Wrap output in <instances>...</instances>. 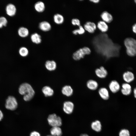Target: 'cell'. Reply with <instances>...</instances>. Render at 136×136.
I'll use <instances>...</instances> for the list:
<instances>
[{"label": "cell", "instance_id": "2e32d148", "mask_svg": "<svg viewBox=\"0 0 136 136\" xmlns=\"http://www.w3.org/2000/svg\"><path fill=\"white\" fill-rule=\"evenodd\" d=\"M100 17L103 21L106 23L111 22L113 19L112 15L107 11L103 12L100 15Z\"/></svg>", "mask_w": 136, "mask_h": 136}, {"label": "cell", "instance_id": "4316f807", "mask_svg": "<svg viewBox=\"0 0 136 136\" xmlns=\"http://www.w3.org/2000/svg\"><path fill=\"white\" fill-rule=\"evenodd\" d=\"M19 53L21 56L23 57H25L28 55L29 51L26 47H22L19 49Z\"/></svg>", "mask_w": 136, "mask_h": 136}, {"label": "cell", "instance_id": "ffe728a7", "mask_svg": "<svg viewBox=\"0 0 136 136\" xmlns=\"http://www.w3.org/2000/svg\"><path fill=\"white\" fill-rule=\"evenodd\" d=\"M42 91L46 97L52 96L54 94V91L53 89L48 86H46L43 87Z\"/></svg>", "mask_w": 136, "mask_h": 136}, {"label": "cell", "instance_id": "4dcf8cb0", "mask_svg": "<svg viewBox=\"0 0 136 136\" xmlns=\"http://www.w3.org/2000/svg\"><path fill=\"white\" fill-rule=\"evenodd\" d=\"M71 23L74 25H77L79 26L81 25V22L80 20L77 18H74L72 19Z\"/></svg>", "mask_w": 136, "mask_h": 136}, {"label": "cell", "instance_id": "cb8c5ba5", "mask_svg": "<svg viewBox=\"0 0 136 136\" xmlns=\"http://www.w3.org/2000/svg\"><path fill=\"white\" fill-rule=\"evenodd\" d=\"M51 135L53 136H61L62 132L60 127H52L50 130Z\"/></svg>", "mask_w": 136, "mask_h": 136}, {"label": "cell", "instance_id": "52a82bcc", "mask_svg": "<svg viewBox=\"0 0 136 136\" xmlns=\"http://www.w3.org/2000/svg\"><path fill=\"white\" fill-rule=\"evenodd\" d=\"M123 78L125 83H129L134 80V74L131 72L127 71L123 73L122 75Z\"/></svg>", "mask_w": 136, "mask_h": 136}, {"label": "cell", "instance_id": "44dd1931", "mask_svg": "<svg viewBox=\"0 0 136 136\" xmlns=\"http://www.w3.org/2000/svg\"><path fill=\"white\" fill-rule=\"evenodd\" d=\"M98 84L96 81L90 79L88 80L87 82L86 86L89 89L94 90L96 89L98 87Z\"/></svg>", "mask_w": 136, "mask_h": 136}, {"label": "cell", "instance_id": "4fadbf2b", "mask_svg": "<svg viewBox=\"0 0 136 136\" xmlns=\"http://www.w3.org/2000/svg\"><path fill=\"white\" fill-rule=\"evenodd\" d=\"M96 76L98 78L103 79L105 78L108 75V73L105 68L101 66L99 68H97L95 71Z\"/></svg>", "mask_w": 136, "mask_h": 136}, {"label": "cell", "instance_id": "7a4b0ae2", "mask_svg": "<svg viewBox=\"0 0 136 136\" xmlns=\"http://www.w3.org/2000/svg\"><path fill=\"white\" fill-rule=\"evenodd\" d=\"M124 44L126 48L127 54L130 57L136 55V40L133 38H128L124 40Z\"/></svg>", "mask_w": 136, "mask_h": 136}, {"label": "cell", "instance_id": "83f0119b", "mask_svg": "<svg viewBox=\"0 0 136 136\" xmlns=\"http://www.w3.org/2000/svg\"><path fill=\"white\" fill-rule=\"evenodd\" d=\"M84 29L81 25L79 26V28L74 30L72 31L73 33L75 35H77L78 34L82 35L85 32Z\"/></svg>", "mask_w": 136, "mask_h": 136}, {"label": "cell", "instance_id": "74e56055", "mask_svg": "<svg viewBox=\"0 0 136 136\" xmlns=\"http://www.w3.org/2000/svg\"><path fill=\"white\" fill-rule=\"evenodd\" d=\"M47 136H52V135H47Z\"/></svg>", "mask_w": 136, "mask_h": 136}, {"label": "cell", "instance_id": "8d00e7d4", "mask_svg": "<svg viewBox=\"0 0 136 136\" xmlns=\"http://www.w3.org/2000/svg\"><path fill=\"white\" fill-rule=\"evenodd\" d=\"M80 136H89L88 134H82L80 135Z\"/></svg>", "mask_w": 136, "mask_h": 136}, {"label": "cell", "instance_id": "5bb4252c", "mask_svg": "<svg viewBox=\"0 0 136 136\" xmlns=\"http://www.w3.org/2000/svg\"><path fill=\"white\" fill-rule=\"evenodd\" d=\"M100 97L105 100H108L109 98V94L108 90L106 88L102 87L100 88L98 91Z\"/></svg>", "mask_w": 136, "mask_h": 136}, {"label": "cell", "instance_id": "f546056e", "mask_svg": "<svg viewBox=\"0 0 136 136\" xmlns=\"http://www.w3.org/2000/svg\"><path fill=\"white\" fill-rule=\"evenodd\" d=\"M119 136H130V133L127 129H121L119 133Z\"/></svg>", "mask_w": 136, "mask_h": 136}, {"label": "cell", "instance_id": "e0dca14e", "mask_svg": "<svg viewBox=\"0 0 136 136\" xmlns=\"http://www.w3.org/2000/svg\"><path fill=\"white\" fill-rule=\"evenodd\" d=\"M45 66L47 70L49 71H53L56 69L57 64L54 60H47L45 62Z\"/></svg>", "mask_w": 136, "mask_h": 136}, {"label": "cell", "instance_id": "7c38bea8", "mask_svg": "<svg viewBox=\"0 0 136 136\" xmlns=\"http://www.w3.org/2000/svg\"><path fill=\"white\" fill-rule=\"evenodd\" d=\"M17 9L14 5L12 4H8L6 8V11L7 14L9 16L12 17L16 14Z\"/></svg>", "mask_w": 136, "mask_h": 136}, {"label": "cell", "instance_id": "30bf717a", "mask_svg": "<svg viewBox=\"0 0 136 136\" xmlns=\"http://www.w3.org/2000/svg\"><path fill=\"white\" fill-rule=\"evenodd\" d=\"M38 27L41 30L44 32H47L51 30L52 26L49 22L46 21H43L39 23Z\"/></svg>", "mask_w": 136, "mask_h": 136}, {"label": "cell", "instance_id": "836d02e7", "mask_svg": "<svg viewBox=\"0 0 136 136\" xmlns=\"http://www.w3.org/2000/svg\"><path fill=\"white\" fill-rule=\"evenodd\" d=\"M3 117V114L2 112L0 110V121H1Z\"/></svg>", "mask_w": 136, "mask_h": 136}, {"label": "cell", "instance_id": "7402d4cb", "mask_svg": "<svg viewBox=\"0 0 136 136\" xmlns=\"http://www.w3.org/2000/svg\"><path fill=\"white\" fill-rule=\"evenodd\" d=\"M19 36L21 37L24 38L28 36L29 34L28 29L24 27H21L19 28L18 30Z\"/></svg>", "mask_w": 136, "mask_h": 136}, {"label": "cell", "instance_id": "1f68e13d", "mask_svg": "<svg viewBox=\"0 0 136 136\" xmlns=\"http://www.w3.org/2000/svg\"><path fill=\"white\" fill-rule=\"evenodd\" d=\"M29 136H41L40 133L36 131H33L30 133Z\"/></svg>", "mask_w": 136, "mask_h": 136}, {"label": "cell", "instance_id": "8fae6325", "mask_svg": "<svg viewBox=\"0 0 136 136\" xmlns=\"http://www.w3.org/2000/svg\"><path fill=\"white\" fill-rule=\"evenodd\" d=\"M84 28L89 32L93 33L96 29V26L93 22L87 21L84 24Z\"/></svg>", "mask_w": 136, "mask_h": 136}, {"label": "cell", "instance_id": "8992f818", "mask_svg": "<svg viewBox=\"0 0 136 136\" xmlns=\"http://www.w3.org/2000/svg\"><path fill=\"white\" fill-rule=\"evenodd\" d=\"M74 108L73 103L70 101H65L63 104V109L66 114H70L73 112Z\"/></svg>", "mask_w": 136, "mask_h": 136}, {"label": "cell", "instance_id": "3957f363", "mask_svg": "<svg viewBox=\"0 0 136 136\" xmlns=\"http://www.w3.org/2000/svg\"><path fill=\"white\" fill-rule=\"evenodd\" d=\"M91 52V50L89 47H84L75 52L73 54L72 57L74 60H79L84 58L85 55L90 54Z\"/></svg>", "mask_w": 136, "mask_h": 136}, {"label": "cell", "instance_id": "5b68a950", "mask_svg": "<svg viewBox=\"0 0 136 136\" xmlns=\"http://www.w3.org/2000/svg\"><path fill=\"white\" fill-rule=\"evenodd\" d=\"M18 105L16 98L13 96H10L8 97L6 100L5 107L8 110H14L17 108Z\"/></svg>", "mask_w": 136, "mask_h": 136}, {"label": "cell", "instance_id": "9c48e42d", "mask_svg": "<svg viewBox=\"0 0 136 136\" xmlns=\"http://www.w3.org/2000/svg\"><path fill=\"white\" fill-rule=\"evenodd\" d=\"M121 90L122 93L125 96H128L131 94L132 90L131 85L129 83H125L122 84Z\"/></svg>", "mask_w": 136, "mask_h": 136}, {"label": "cell", "instance_id": "484cf974", "mask_svg": "<svg viewBox=\"0 0 136 136\" xmlns=\"http://www.w3.org/2000/svg\"><path fill=\"white\" fill-rule=\"evenodd\" d=\"M91 127L93 130L97 132L100 131L101 129V123L98 120L92 122L91 124Z\"/></svg>", "mask_w": 136, "mask_h": 136}, {"label": "cell", "instance_id": "e575fe53", "mask_svg": "<svg viewBox=\"0 0 136 136\" xmlns=\"http://www.w3.org/2000/svg\"><path fill=\"white\" fill-rule=\"evenodd\" d=\"M133 93L134 97L136 99V87L133 89Z\"/></svg>", "mask_w": 136, "mask_h": 136}, {"label": "cell", "instance_id": "9a60e30c", "mask_svg": "<svg viewBox=\"0 0 136 136\" xmlns=\"http://www.w3.org/2000/svg\"><path fill=\"white\" fill-rule=\"evenodd\" d=\"M34 8L37 12L42 13L43 12L45 9V5L44 3L41 1L36 2L34 4Z\"/></svg>", "mask_w": 136, "mask_h": 136}, {"label": "cell", "instance_id": "d590c367", "mask_svg": "<svg viewBox=\"0 0 136 136\" xmlns=\"http://www.w3.org/2000/svg\"><path fill=\"white\" fill-rule=\"evenodd\" d=\"M90 2H92L93 3H98L99 2L100 0H90Z\"/></svg>", "mask_w": 136, "mask_h": 136}, {"label": "cell", "instance_id": "f35d334b", "mask_svg": "<svg viewBox=\"0 0 136 136\" xmlns=\"http://www.w3.org/2000/svg\"><path fill=\"white\" fill-rule=\"evenodd\" d=\"M134 2L136 4V0H135Z\"/></svg>", "mask_w": 136, "mask_h": 136}, {"label": "cell", "instance_id": "d6a6232c", "mask_svg": "<svg viewBox=\"0 0 136 136\" xmlns=\"http://www.w3.org/2000/svg\"><path fill=\"white\" fill-rule=\"evenodd\" d=\"M133 31L136 34V23L133 25L132 27Z\"/></svg>", "mask_w": 136, "mask_h": 136}, {"label": "cell", "instance_id": "ac0fdd59", "mask_svg": "<svg viewBox=\"0 0 136 136\" xmlns=\"http://www.w3.org/2000/svg\"><path fill=\"white\" fill-rule=\"evenodd\" d=\"M61 91L63 95L67 96L69 97L73 95V90L71 86L66 85L62 87Z\"/></svg>", "mask_w": 136, "mask_h": 136}, {"label": "cell", "instance_id": "ba28073f", "mask_svg": "<svg viewBox=\"0 0 136 136\" xmlns=\"http://www.w3.org/2000/svg\"><path fill=\"white\" fill-rule=\"evenodd\" d=\"M109 87L110 91L113 93H117L120 89V84L116 80L112 81L109 84Z\"/></svg>", "mask_w": 136, "mask_h": 136}, {"label": "cell", "instance_id": "277c9868", "mask_svg": "<svg viewBox=\"0 0 136 136\" xmlns=\"http://www.w3.org/2000/svg\"><path fill=\"white\" fill-rule=\"evenodd\" d=\"M47 120L49 124L52 127H60L62 124V120L61 117L55 114L49 115Z\"/></svg>", "mask_w": 136, "mask_h": 136}, {"label": "cell", "instance_id": "6da1fadb", "mask_svg": "<svg viewBox=\"0 0 136 136\" xmlns=\"http://www.w3.org/2000/svg\"><path fill=\"white\" fill-rule=\"evenodd\" d=\"M18 91L20 94L23 96V99L25 101L31 100L34 97L35 93L31 85L27 83H23L20 85Z\"/></svg>", "mask_w": 136, "mask_h": 136}, {"label": "cell", "instance_id": "d6986e66", "mask_svg": "<svg viewBox=\"0 0 136 136\" xmlns=\"http://www.w3.org/2000/svg\"><path fill=\"white\" fill-rule=\"evenodd\" d=\"M30 38L31 42L36 44H39L42 41L41 36L37 32H35L32 34L31 35Z\"/></svg>", "mask_w": 136, "mask_h": 136}, {"label": "cell", "instance_id": "603a6c76", "mask_svg": "<svg viewBox=\"0 0 136 136\" xmlns=\"http://www.w3.org/2000/svg\"><path fill=\"white\" fill-rule=\"evenodd\" d=\"M53 20L55 23L59 25L62 24L64 22V19L63 16L62 14L57 13L53 15Z\"/></svg>", "mask_w": 136, "mask_h": 136}, {"label": "cell", "instance_id": "d4e9b609", "mask_svg": "<svg viewBox=\"0 0 136 136\" xmlns=\"http://www.w3.org/2000/svg\"><path fill=\"white\" fill-rule=\"evenodd\" d=\"M98 28L102 32H107L108 29V26L106 23L103 21H100L97 23Z\"/></svg>", "mask_w": 136, "mask_h": 136}, {"label": "cell", "instance_id": "f1b7e54d", "mask_svg": "<svg viewBox=\"0 0 136 136\" xmlns=\"http://www.w3.org/2000/svg\"><path fill=\"white\" fill-rule=\"evenodd\" d=\"M7 23L8 21L6 17L4 16L0 17V28L6 26Z\"/></svg>", "mask_w": 136, "mask_h": 136}]
</instances>
